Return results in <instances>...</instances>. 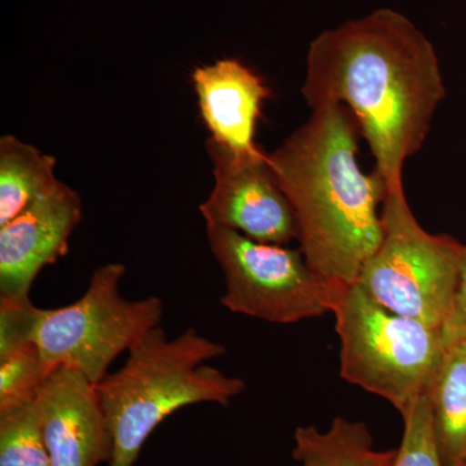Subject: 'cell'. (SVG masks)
<instances>
[{
	"label": "cell",
	"instance_id": "cell-16",
	"mask_svg": "<svg viewBox=\"0 0 466 466\" xmlns=\"http://www.w3.org/2000/svg\"><path fill=\"white\" fill-rule=\"evenodd\" d=\"M52 370L34 343L0 359V412L35 400Z\"/></svg>",
	"mask_w": 466,
	"mask_h": 466
},
{
	"label": "cell",
	"instance_id": "cell-9",
	"mask_svg": "<svg viewBox=\"0 0 466 466\" xmlns=\"http://www.w3.org/2000/svg\"><path fill=\"white\" fill-rule=\"evenodd\" d=\"M81 220V196L61 182L0 227V299H30L34 280L66 256Z\"/></svg>",
	"mask_w": 466,
	"mask_h": 466
},
{
	"label": "cell",
	"instance_id": "cell-8",
	"mask_svg": "<svg viewBox=\"0 0 466 466\" xmlns=\"http://www.w3.org/2000/svg\"><path fill=\"white\" fill-rule=\"evenodd\" d=\"M207 152L214 174L213 191L200 205L207 227L233 229L267 244L299 240L296 213L266 153L235 152L211 137Z\"/></svg>",
	"mask_w": 466,
	"mask_h": 466
},
{
	"label": "cell",
	"instance_id": "cell-18",
	"mask_svg": "<svg viewBox=\"0 0 466 466\" xmlns=\"http://www.w3.org/2000/svg\"><path fill=\"white\" fill-rule=\"evenodd\" d=\"M39 309L30 299H0V359L33 345Z\"/></svg>",
	"mask_w": 466,
	"mask_h": 466
},
{
	"label": "cell",
	"instance_id": "cell-3",
	"mask_svg": "<svg viewBox=\"0 0 466 466\" xmlns=\"http://www.w3.org/2000/svg\"><path fill=\"white\" fill-rule=\"evenodd\" d=\"M226 351L195 328L174 339L161 327L144 334L124 366L96 385L113 441L106 466H134L149 435L180 408L226 407L238 397L247 388L241 379L205 364Z\"/></svg>",
	"mask_w": 466,
	"mask_h": 466
},
{
	"label": "cell",
	"instance_id": "cell-20",
	"mask_svg": "<svg viewBox=\"0 0 466 466\" xmlns=\"http://www.w3.org/2000/svg\"><path fill=\"white\" fill-rule=\"evenodd\" d=\"M466 466V465H465Z\"/></svg>",
	"mask_w": 466,
	"mask_h": 466
},
{
	"label": "cell",
	"instance_id": "cell-11",
	"mask_svg": "<svg viewBox=\"0 0 466 466\" xmlns=\"http://www.w3.org/2000/svg\"><path fill=\"white\" fill-rule=\"evenodd\" d=\"M202 119L211 139L235 152H257L254 142L263 101L271 91L238 60H219L192 76Z\"/></svg>",
	"mask_w": 466,
	"mask_h": 466
},
{
	"label": "cell",
	"instance_id": "cell-17",
	"mask_svg": "<svg viewBox=\"0 0 466 466\" xmlns=\"http://www.w3.org/2000/svg\"><path fill=\"white\" fill-rule=\"evenodd\" d=\"M403 440L391 466H444L435 441L428 395H422L401 415Z\"/></svg>",
	"mask_w": 466,
	"mask_h": 466
},
{
	"label": "cell",
	"instance_id": "cell-2",
	"mask_svg": "<svg viewBox=\"0 0 466 466\" xmlns=\"http://www.w3.org/2000/svg\"><path fill=\"white\" fill-rule=\"evenodd\" d=\"M358 131L345 106L329 104L267 155L296 213L306 262L330 287L357 284L382 240L379 207L389 186L359 167Z\"/></svg>",
	"mask_w": 466,
	"mask_h": 466
},
{
	"label": "cell",
	"instance_id": "cell-1",
	"mask_svg": "<svg viewBox=\"0 0 466 466\" xmlns=\"http://www.w3.org/2000/svg\"><path fill=\"white\" fill-rule=\"evenodd\" d=\"M302 95L312 110L342 104L389 189L424 146L446 96L440 60L421 30L390 8L325 30L309 45Z\"/></svg>",
	"mask_w": 466,
	"mask_h": 466
},
{
	"label": "cell",
	"instance_id": "cell-10",
	"mask_svg": "<svg viewBox=\"0 0 466 466\" xmlns=\"http://www.w3.org/2000/svg\"><path fill=\"white\" fill-rule=\"evenodd\" d=\"M43 433L51 466L108 464L113 441L96 383L78 370H52L38 394Z\"/></svg>",
	"mask_w": 466,
	"mask_h": 466
},
{
	"label": "cell",
	"instance_id": "cell-7",
	"mask_svg": "<svg viewBox=\"0 0 466 466\" xmlns=\"http://www.w3.org/2000/svg\"><path fill=\"white\" fill-rule=\"evenodd\" d=\"M211 253L225 275L220 303L233 314L294 324L330 312L333 288L302 250L267 244L223 227H207Z\"/></svg>",
	"mask_w": 466,
	"mask_h": 466
},
{
	"label": "cell",
	"instance_id": "cell-19",
	"mask_svg": "<svg viewBox=\"0 0 466 466\" xmlns=\"http://www.w3.org/2000/svg\"><path fill=\"white\" fill-rule=\"evenodd\" d=\"M441 333H443L444 345L455 341H466V248L452 308Z\"/></svg>",
	"mask_w": 466,
	"mask_h": 466
},
{
	"label": "cell",
	"instance_id": "cell-12",
	"mask_svg": "<svg viewBox=\"0 0 466 466\" xmlns=\"http://www.w3.org/2000/svg\"><path fill=\"white\" fill-rule=\"evenodd\" d=\"M444 466L466 465V341L447 343L428 390Z\"/></svg>",
	"mask_w": 466,
	"mask_h": 466
},
{
	"label": "cell",
	"instance_id": "cell-14",
	"mask_svg": "<svg viewBox=\"0 0 466 466\" xmlns=\"http://www.w3.org/2000/svg\"><path fill=\"white\" fill-rule=\"evenodd\" d=\"M397 450L375 449L366 424L336 417L329 431L299 426L294 433L293 459L302 466H391Z\"/></svg>",
	"mask_w": 466,
	"mask_h": 466
},
{
	"label": "cell",
	"instance_id": "cell-5",
	"mask_svg": "<svg viewBox=\"0 0 466 466\" xmlns=\"http://www.w3.org/2000/svg\"><path fill=\"white\" fill-rule=\"evenodd\" d=\"M382 240L361 268L357 285L395 314L443 329L452 308L465 248L419 225L403 187L382 204Z\"/></svg>",
	"mask_w": 466,
	"mask_h": 466
},
{
	"label": "cell",
	"instance_id": "cell-13",
	"mask_svg": "<svg viewBox=\"0 0 466 466\" xmlns=\"http://www.w3.org/2000/svg\"><path fill=\"white\" fill-rule=\"evenodd\" d=\"M56 158L15 135L0 137V227L57 188Z\"/></svg>",
	"mask_w": 466,
	"mask_h": 466
},
{
	"label": "cell",
	"instance_id": "cell-15",
	"mask_svg": "<svg viewBox=\"0 0 466 466\" xmlns=\"http://www.w3.org/2000/svg\"><path fill=\"white\" fill-rule=\"evenodd\" d=\"M0 466H51L35 400L0 412Z\"/></svg>",
	"mask_w": 466,
	"mask_h": 466
},
{
	"label": "cell",
	"instance_id": "cell-4",
	"mask_svg": "<svg viewBox=\"0 0 466 466\" xmlns=\"http://www.w3.org/2000/svg\"><path fill=\"white\" fill-rule=\"evenodd\" d=\"M330 312L345 381L388 400L400 415L428 394L446 349L441 328L395 314L357 284L333 288Z\"/></svg>",
	"mask_w": 466,
	"mask_h": 466
},
{
	"label": "cell",
	"instance_id": "cell-6",
	"mask_svg": "<svg viewBox=\"0 0 466 466\" xmlns=\"http://www.w3.org/2000/svg\"><path fill=\"white\" fill-rule=\"evenodd\" d=\"M125 274L122 263L101 266L81 299L64 308L39 309L34 343L51 370L70 368L97 385L116 357L161 327L164 300L125 299L119 290Z\"/></svg>",
	"mask_w": 466,
	"mask_h": 466
}]
</instances>
